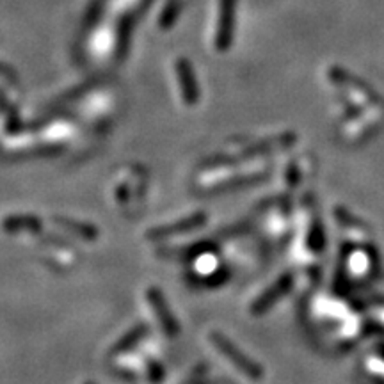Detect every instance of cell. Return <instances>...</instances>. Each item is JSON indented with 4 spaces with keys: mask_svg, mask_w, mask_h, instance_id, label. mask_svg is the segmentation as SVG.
Listing matches in <instances>:
<instances>
[{
    "mask_svg": "<svg viewBox=\"0 0 384 384\" xmlns=\"http://www.w3.org/2000/svg\"><path fill=\"white\" fill-rule=\"evenodd\" d=\"M233 9L235 0H221V18H219L217 38H215L219 50L230 47L231 31H233Z\"/></svg>",
    "mask_w": 384,
    "mask_h": 384,
    "instance_id": "cell-1",
    "label": "cell"
}]
</instances>
